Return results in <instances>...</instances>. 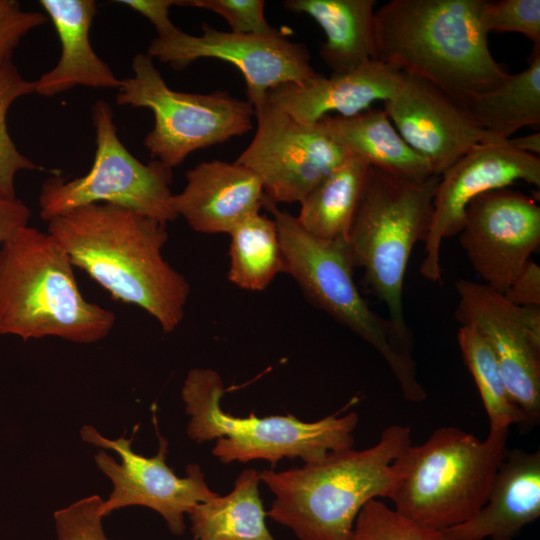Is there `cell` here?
<instances>
[{
	"mask_svg": "<svg viewBox=\"0 0 540 540\" xmlns=\"http://www.w3.org/2000/svg\"><path fill=\"white\" fill-rule=\"evenodd\" d=\"M464 109L481 129L506 140L520 128L540 123V47L528 67L470 97Z\"/></svg>",
	"mask_w": 540,
	"mask_h": 540,
	"instance_id": "d4e9b609",
	"label": "cell"
},
{
	"mask_svg": "<svg viewBox=\"0 0 540 540\" xmlns=\"http://www.w3.org/2000/svg\"><path fill=\"white\" fill-rule=\"evenodd\" d=\"M370 165L349 156L299 202L302 227L324 240H345L359 205Z\"/></svg>",
	"mask_w": 540,
	"mask_h": 540,
	"instance_id": "cb8c5ba5",
	"label": "cell"
},
{
	"mask_svg": "<svg viewBox=\"0 0 540 540\" xmlns=\"http://www.w3.org/2000/svg\"><path fill=\"white\" fill-rule=\"evenodd\" d=\"M32 93H35V81L26 80L12 61L0 65V198L3 199L17 198L15 177L18 172L43 170L18 150L6 125L11 105Z\"/></svg>",
	"mask_w": 540,
	"mask_h": 540,
	"instance_id": "f1b7e54d",
	"label": "cell"
},
{
	"mask_svg": "<svg viewBox=\"0 0 540 540\" xmlns=\"http://www.w3.org/2000/svg\"><path fill=\"white\" fill-rule=\"evenodd\" d=\"M459 240L483 284L505 294L540 247V207L507 187L486 192L467 206Z\"/></svg>",
	"mask_w": 540,
	"mask_h": 540,
	"instance_id": "9a60e30c",
	"label": "cell"
},
{
	"mask_svg": "<svg viewBox=\"0 0 540 540\" xmlns=\"http://www.w3.org/2000/svg\"><path fill=\"white\" fill-rule=\"evenodd\" d=\"M348 540H451L445 530L432 528L400 514L378 499L368 501L357 515Z\"/></svg>",
	"mask_w": 540,
	"mask_h": 540,
	"instance_id": "f546056e",
	"label": "cell"
},
{
	"mask_svg": "<svg viewBox=\"0 0 540 540\" xmlns=\"http://www.w3.org/2000/svg\"><path fill=\"white\" fill-rule=\"evenodd\" d=\"M194 540V539H193Z\"/></svg>",
	"mask_w": 540,
	"mask_h": 540,
	"instance_id": "f35d334b",
	"label": "cell"
},
{
	"mask_svg": "<svg viewBox=\"0 0 540 540\" xmlns=\"http://www.w3.org/2000/svg\"><path fill=\"white\" fill-rule=\"evenodd\" d=\"M259 472L243 470L225 496L195 505L187 514L194 540H276L259 495Z\"/></svg>",
	"mask_w": 540,
	"mask_h": 540,
	"instance_id": "484cf974",
	"label": "cell"
},
{
	"mask_svg": "<svg viewBox=\"0 0 540 540\" xmlns=\"http://www.w3.org/2000/svg\"><path fill=\"white\" fill-rule=\"evenodd\" d=\"M540 516V452L508 450L485 504L445 529L451 540H514Z\"/></svg>",
	"mask_w": 540,
	"mask_h": 540,
	"instance_id": "ffe728a7",
	"label": "cell"
},
{
	"mask_svg": "<svg viewBox=\"0 0 540 540\" xmlns=\"http://www.w3.org/2000/svg\"><path fill=\"white\" fill-rule=\"evenodd\" d=\"M375 0H287L283 6L311 17L326 40L319 55L332 73L351 71L376 58Z\"/></svg>",
	"mask_w": 540,
	"mask_h": 540,
	"instance_id": "7402d4cb",
	"label": "cell"
},
{
	"mask_svg": "<svg viewBox=\"0 0 540 540\" xmlns=\"http://www.w3.org/2000/svg\"><path fill=\"white\" fill-rule=\"evenodd\" d=\"M457 340L487 413L489 431L508 430L514 424L527 426V418L511 400L496 356L486 340L466 326L459 327Z\"/></svg>",
	"mask_w": 540,
	"mask_h": 540,
	"instance_id": "83f0119b",
	"label": "cell"
},
{
	"mask_svg": "<svg viewBox=\"0 0 540 540\" xmlns=\"http://www.w3.org/2000/svg\"><path fill=\"white\" fill-rule=\"evenodd\" d=\"M31 210L18 198H0V246L19 229L28 226Z\"/></svg>",
	"mask_w": 540,
	"mask_h": 540,
	"instance_id": "8d00e7d4",
	"label": "cell"
},
{
	"mask_svg": "<svg viewBox=\"0 0 540 540\" xmlns=\"http://www.w3.org/2000/svg\"><path fill=\"white\" fill-rule=\"evenodd\" d=\"M519 180L540 186V158L510 147L507 139L476 146L443 172L424 240V258L419 269L421 275L432 282L441 281L442 242L459 234L466 208L473 199Z\"/></svg>",
	"mask_w": 540,
	"mask_h": 540,
	"instance_id": "2e32d148",
	"label": "cell"
},
{
	"mask_svg": "<svg viewBox=\"0 0 540 540\" xmlns=\"http://www.w3.org/2000/svg\"><path fill=\"white\" fill-rule=\"evenodd\" d=\"M484 0H391L375 11L377 60L464 106L507 76L482 25Z\"/></svg>",
	"mask_w": 540,
	"mask_h": 540,
	"instance_id": "7a4b0ae2",
	"label": "cell"
},
{
	"mask_svg": "<svg viewBox=\"0 0 540 540\" xmlns=\"http://www.w3.org/2000/svg\"><path fill=\"white\" fill-rule=\"evenodd\" d=\"M115 321L82 296L69 256L50 234L25 226L0 246L1 335L88 344L106 337Z\"/></svg>",
	"mask_w": 540,
	"mask_h": 540,
	"instance_id": "277c9868",
	"label": "cell"
},
{
	"mask_svg": "<svg viewBox=\"0 0 540 540\" xmlns=\"http://www.w3.org/2000/svg\"><path fill=\"white\" fill-rule=\"evenodd\" d=\"M383 109L406 143L438 176L476 146L505 141L478 127L464 107L443 91L405 73Z\"/></svg>",
	"mask_w": 540,
	"mask_h": 540,
	"instance_id": "e0dca14e",
	"label": "cell"
},
{
	"mask_svg": "<svg viewBox=\"0 0 540 540\" xmlns=\"http://www.w3.org/2000/svg\"><path fill=\"white\" fill-rule=\"evenodd\" d=\"M439 179L407 181L370 166L347 238L355 267L363 268L366 285L386 306L389 321L410 350L404 278L413 247L428 234Z\"/></svg>",
	"mask_w": 540,
	"mask_h": 540,
	"instance_id": "52a82bcc",
	"label": "cell"
},
{
	"mask_svg": "<svg viewBox=\"0 0 540 540\" xmlns=\"http://www.w3.org/2000/svg\"><path fill=\"white\" fill-rule=\"evenodd\" d=\"M58 35L61 53L54 68L35 81V93L52 97L75 86L119 89L122 80L92 48L93 0H40Z\"/></svg>",
	"mask_w": 540,
	"mask_h": 540,
	"instance_id": "44dd1931",
	"label": "cell"
},
{
	"mask_svg": "<svg viewBox=\"0 0 540 540\" xmlns=\"http://www.w3.org/2000/svg\"><path fill=\"white\" fill-rule=\"evenodd\" d=\"M47 233L111 297L140 307L165 333L182 322L185 277L163 257L167 223L107 203L78 207L48 221Z\"/></svg>",
	"mask_w": 540,
	"mask_h": 540,
	"instance_id": "6da1fadb",
	"label": "cell"
},
{
	"mask_svg": "<svg viewBox=\"0 0 540 540\" xmlns=\"http://www.w3.org/2000/svg\"><path fill=\"white\" fill-rule=\"evenodd\" d=\"M513 304L540 307V267L530 260L504 294Z\"/></svg>",
	"mask_w": 540,
	"mask_h": 540,
	"instance_id": "e575fe53",
	"label": "cell"
},
{
	"mask_svg": "<svg viewBox=\"0 0 540 540\" xmlns=\"http://www.w3.org/2000/svg\"><path fill=\"white\" fill-rule=\"evenodd\" d=\"M254 110L255 135L236 162L259 177L265 198L275 204L299 203L351 156L322 120L299 122L266 100Z\"/></svg>",
	"mask_w": 540,
	"mask_h": 540,
	"instance_id": "8fae6325",
	"label": "cell"
},
{
	"mask_svg": "<svg viewBox=\"0 0 540 540\" xmlns=\"http://www.w3.org/2000/svg\"><path fill=\"white\" fill-rule=\"evenodd\" d=\"M265 194L259 177L238 162L205 161L186 172V184L173 194V208L196 232H229L260 212Z\"/></svg>",
	"mask_w": 540,
	"mask_h": 540,
	"instance_id": "d6986e66",
	"label": "cell"
},
{
	"mask_svg": "<svg viewBox=\"0 0 540 540\" xmlns=\"http://www.w3.org/2000/svg\"><path fill=\"white\" fill-rule=\"evenodd\" d=\"M507 144L518 151L529 153L538 157L540 155L539 132L521 137L509 138L507 139Z\"/></svg>",
	"mask_w": 540,
	"mask_h": 540,
	"instance_id": "74e56055",
	"label": "cell"
},
{
	"mask_svg": "<svg viewBox=\"0 0 540 540\" xmlns=\"http://www.w3.org/2000/svg\"><path fill=\"white\" fill-rule=\"evenodd\" d=\"M147 54L175 70H183L202 58L233 64L243 75L247 101L256 107L268 92L287 83H302L316 72L307 47L276 30L267 34H239L218 30L207 23L200 35L178 27L165 36H156Z\"/></svg>",
	"mask_w": 540,
	"mask_h": 540,
	"instance_id": "7c38bea8",
	"label": "cell"
},
{
	"mask_svg": "<svg viewBox=\"0 0 540 540\" xmlns=\"http://www.w3.org/2000/svg\"><path fill=\"white\" fill-rule=\"evenodd\" d=\"M278 230L283 272L306 299L370 344L388 364L405 400L427 397L416 374L412 350L398 337L392 323L374 312L361 296L353 277L355 265L345 240H324L306 231L297 217L264 197Z\"/></svg>",
	"mask_w": 540,
	"mask_h": 540,
	"instance_id": "8992f818",
	"label": "cell"
},
{
	"mask_svg": "<svg viewBox=\"0 0 540 540\" xmlns=\"http://www.w3.org/2000/svg\"><path fill=\"white\" fill-rule=\"evenodd\" d=\"M228 279L248 291H263L283 272V256L273 218L254 213L228 234Z\"/></svg>",
	"mask_w": 540,
	"mask_h": 540,
	"instance_id": "4316f807",
	"label": "cell"
},
{
	"mask_svg": "<svg viewBox=\"0 0 540 540\" xmlns=\"http://www.w3.org/2000/svg\"><path fill=\"white\" fill-rule=\"evenodd\" d=\"M331 134L350 155L394 177L422 182L435 175L429 163L399 134L384 109H368L351 117H323Z\"/></svg>",
	"mask_w": 540,
	"mask_h": 540,
	"instance_id": "603a6c76",
	"label": "cell"
},
{
	"mask_svg": "<svg viewBox=\"0 0 540 540\" xmlns=\"http://www.w3.org/2000/svg\"><path fill=\"white\" fill-rule=\"evenodd\" d=\"M98 495L80 499L54 513L58 540H108L100 513Z\"/></svg>",
	"mask_w": 540,
	"mask_h": 540,
	"instance_id": "d6a6232c",
	"label": "cell"
},
{
	"mask_svg": "<svg viewBox=\"0 0 540 540\" xmlns=\"http://www.w3.org/2000/svg\"><path fill=\"white\" fill-rule=\"evenodd\" d=\"M509 429L484 440L454 426L436 429L394 461L397 482L388 499L400 514L445 530L471 518L487 501L508 451Z\"/></svg>",
	"mask_w": 540,
	"mask_h": 540,
	"instance_id": "5b68a950",
	"label": "cell"
},
{
	"mask_svg": "<svg viewBox=\"0 0 540 540\" xmlns=\"http://www.w3.org/2000/svg\"><path fill=\"white\" fill-rule=\"evenodd\" d=\"M178 0H118L121 3L145 18L155 27L157 36H165L173 32L177 27L169 18V9L177 5Z\"/></svg>",
	"mask_w": 540,
	"mask_h": 540,
	"instance_id": "d590c367",
	"label": "cell"
},
{
	"mask_svg": "<svg viewBox=\"0 0 540 540\" xmlns=\"http://www.w3.org/2000/svg\"><path fill=\"white\" fill-rule=\"evenodd\" d=\"M131 77L121 82L119 105L146 108L154 126L144 138L151 157L173 169L192 152L241 136L253 128L254 107L227 91L191 93L171 89L147 53L132 60Z\"/></svg>",
	"mask_w": 540,
	"mask_h": 540,
	"instance_id": "9c48e42d",
	"label": "cell"
},
{
	"mask_svg": "<svg viewBox=\"0 0 540 540\" xmlns=\"http://www.w3.org/2000/svg\"><path fill=\"white\" fill-rule=\"evenodd\" d=\"M403 72L372 60L344 73H317L302 83H287L270 90L266 101L299 122L314 124L336 112L351 117L370 109L375 101L394 96Z\"/></svg>",
	"mask_w": 540,
	"mask_h": 540,
	"instance_id": "ac0fdd59",
	"label": "cell"
},
{
	"mask_svg": "<svg viewBox=\"0 0 540 540\" xmlns=\"http://www.w3.org/2000/svg\"><path fill=\"white\" fill-rule=\"evenodd\" d=\"M221 376L210 368L191 369L181 396L190 416L187 434L202 443L217 439L212 453L222 463L264 459L275 464L282 458H300L315 463L333 451L352 448L353 432L359 416L329 415L315 422H304L294 415L258 418L235 417L224 412Z\"/></svg>",
	"mask_w": 540,
	"mask_h": 540,
	"instance_id": "ba28073f",
	"label": "cell"
},
{
	"mask_svg": "<svg viewBox=\"0 0 540 540\" xmlns=\"http://www.w3.org/2000/svg\"><path fill=\"white\" fill-rule=\"evenodd\" d=\"M482 25L490 32H517L540 47V0L485 1Z\"/></svg>",
	"mask_w": 540,
	"mask_h": 540,
	"instance_id": "4dcf8cb0",
	"label": "cell"
},
{
	"mask_svg": "<svg viewBox=\"0 0 540 540\" xmlns=\"http://www.w3.org/2000/svg\"><path fill=\"white\" fill-rule=\"evenodd\" d=\"M177 5L216 13L226 20L233 33L267 34L277 30L265 17L263 0H178Z\"/></svg>",
	"mask_w": 540,
	"mask_h": 540,
	"instance_id": "1f68e13d",
	"label": "cell"
},
{
	"mask_svg": "<svg viewBox=\"0 0 540 540\" xmlns=\"http://www.w3.org/2000/svg\"><path fill=\"white\" fill-rule=\"evenodd\" d=\"M80 435L85 442L112 450L121 459L117 462L104 450L94 457L97 467L113 484L110 496L100 506L103 517L123 507L145 506L163 517L171 533L182 535L186 528L185 515L198 503L219 496L209 488L198 464H188L182 478L168 467L167 440L160 435L159 448L153 457L136 453L132 449L133 437L108 439L90 425H84Z\"/></svg>",
	"mask_w": 540,
	"mask_h": 540,
	"instance_id": "5bb4252c",
	"label": "cell"
},
{
	"mask_svg": "<svg viewBox=\"0 0 540 540\" xmlns=\"http://www.w3.org/2000/svg\"><path fill=\"white\" fill-rule=\"evenodd\" d=\"M411 445V429L394 424L372 447L333 451L300 468L259 473L275 495L266 515L300 540H348L372 499L389 498L398 474L393 461Z\"/></svg>",
	"mask_w": 540,
	"mask_h": 540,
	"instance_id": "3957f363",
	"label": "cell"
},
{
	"mask_svg": "<svg viewBox=\"0 0 540 540\" xmlns=\"http://www.w3.org/2000/svg\"><path fill=\"white\" fill-rule=\"evenodd\" d=\"M92 123L96 150L90 170L68 181L59 175L45 180L39 194L41 218L48 222L81 206L107 203L164 223L176 220L172 169L154 159L143 163L127 150L106 101L94 103Z\"/></svg>",
	"mask_w": 540,
	"mask_h": 540,
	"instance_id": "30bf717a",
	"label": "cell"
},
{
	"mask_svg": "<svg viewBox=\"0 0 540 540\" xmlns=\"http://www.w3.org/2000/svg\"><path fill=\"white\" fill-rule=\"evenodd\" d=\"M47 19L44 13L24 10L18 1L0 0V65L12 61L21 40Z\"/></svg>",
	"mask_w": 540,
	"mask_h": 540,
	"instance_id": "836d02e7",
	"label": "cell"
},
{
	"mask_svg": "<svg viewBox=\"0 0 540 540\" xmlns=\"http://www.w3.org/2000/svg\"><path fill=\"white\" fill-rule=\"evenodd\" d=\"M455 318L494 352L511 400L527 426L540 419V307L519 306L483 283L459 279Z\"/></svg>",
	"mask_w": 540,
	"mask_h": 540,
	"instance_id": "4fadbf2b",
	"label": "cell"
}]
</instances>
